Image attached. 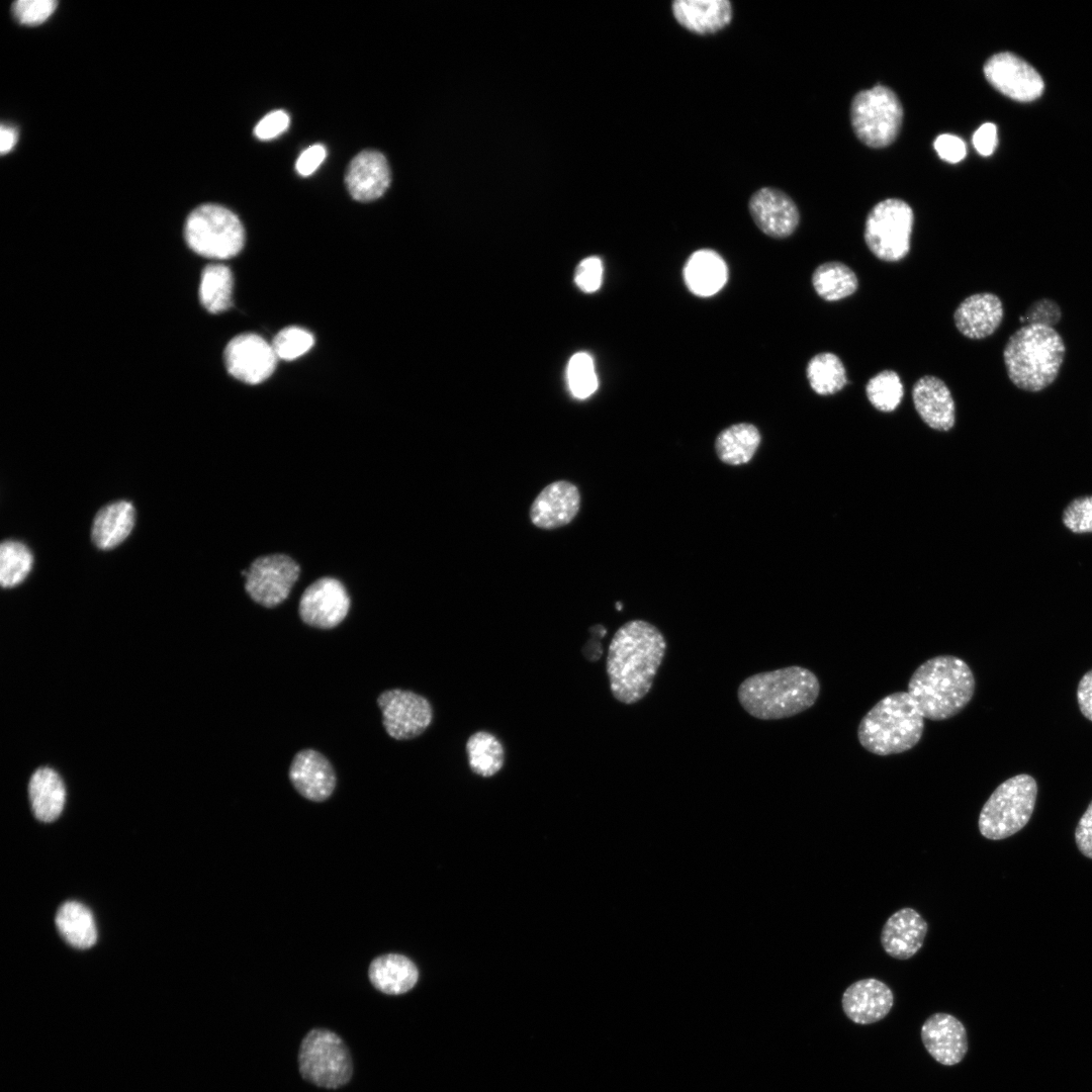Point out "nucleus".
I'll use <instances>...</instances> for the list:
<instances>
[{
  "label": "nucleus",
  "instance_id": "nucleus-6",
  "mask_svg": "<svg viewBox=\"0 0 1092 1092\" xmlns=\"http://www.w3.org/2000/svg\"><path fill=\"white\" fill-rule=\"evenodd\" d=\"M1037 794L1035 780L1028 775L1014 776L1000 784L979 815L980 833L991 840L1007 838L1029 821Z\"/></svg>",
  "mask_w": 1092,
  "mask_h": 1092
},
{
  "label": "nucleus",
  "instance_id": "nucleus-26",
  "mask_svg": "<svg viewBox=\"0 0 1092 1092\" xmlns=\"http://www.w3.org/2000/svg\"><path fill=\"white\" fill-rule=\"evenodd\" d=\"M727 278V265L714 250L694 252L684 267L685 283L698 296L714 295L722 289Z\"/></svg>",
  "mask_w": 1092,
  "mask_h": 1092
},
{
  "label": "nucleus",
  "instance_id": "nucleus-22",
  "mask_svg": "<svg viewBox=\"0 0 1092 1092\" xmlns=\"http://www.w3.org/2000/svg\"><path fill=\"white\" fill-rule=\"evenodd\" d=\"M1004 315L1000 297L992 292H980L966 297L956 308L953 321L958 331L973 340L987 338L1000 327Z\"/></svg>",
  "mask_w": 1092,
  "mask_h": 1092
},
{
  "label": "nucleus",
  "instance_id": "nucleus-46",
  "mask_svg": "<svg viewBox=\"0 0 1092 1092\" xmlns=\"http://www.w3.org/2000/svg\"><path fill=\"white\" fill-rule=\"evenodd\" d=\"M1075 839L1080 851L1092 858V801L1078 822Z\"/></svg>",
  "mask_w": 1092,
  "mask_h": 1092
},
{
  "label": "nucleus",
  "instance_id": "nucleus-18",
  "mask_svg": "<svg viewBox=\"0 0 1092 1092\" xmlns=\"http://www.w3.org/2000/svg\"><path fill=\"white\" fill-rule=\"evenodd\" d=\"M894 1004L890 987L875 978L858 980L843 992L841 1005L844 1014L857 1024H872L885 1018Z\"/></svg>",
  "mask_w": 1092,
  "mask_h": 1092
},
{
  "label": "nucleus",
  "instance_id": "nucleus-16",
  "mask_svg": "<svg viewBox=\"0 0 1092 1092\" xmlns=\"http://www.w3.org/2000/svg\"><path fill=\"white\" fill-rule=\"evenodd\" d=\"M748 209L757 228L775 239L791 236L800 221L799 209L793 199L771 187L755 191L749 199Z\"/></svg>",
  "mask_w": 1092,
  "mask_h": 1092
},
{
  "label": "nucleus",
  "instance_id": "nucleus-13",
  "mask_svg": "<svg viewBox=\"0 0 1092 1092\" xmlns=\"http://www.w3.org/2000/svg\"><path fill=\"white\" fill-rule=\"evenodd\" d=\"M984 74L995 89L1020 102L1038 98L1044 88L1035 69L1009 52L992 56L984 65Z\"/></svg>",
  "mask_w": 1092,
  "mask_h": 1092
},
{
  "label": "nucleus",
  "instance_id": "nucleus-43",
  "mask_svg": "<svg viewBox=\"0 0 1092 1092\" xmlns=\"http://www.w3.org/2000/svg\"><path fill=\"white\" fill-rule=\"evenodd\" d=\"M1062 317L1059 304L1050 298H1040L1032 302L1024 315L1020 317L1026 325L1036 324L1054 328Z\"/></svg>",
  "mask_w": 1092,
  "mask_h": 1092
},
{
  "label": "nucleus",
  "instance_id": "nucleus-9",
  "mask_svg": "<svg viewBox=\"0 0 1092 1092\" xmlns=\"http://www.w3.org/2000/svg\"><path fill=\"white\" fill-rule=\"evenodd\" d=\"M298 1067L304 1080L327 1089L344 1086L353 1074L347 1045L338 1034L323 1028L311 1029L302 1038Z\"/></svg>",
  "mask_w": 1092,
  "mask_h": 1092
},
{
  "label": "nucleus",
  "instance_id": "nucleus-32",
  "mask_svg": "<svg viewBox=\"0 0 1092 1092\" xmlns=\"http://www.w3.org/2000/svg\"><path fill=\"white\" fill-rule=\"evenodd\" d=\"M816 293L826 301H837L853 294L858 288L854 271L842 262L829 261L816 267L812 274Z\"/></svg>",
  "mask_w": 1092,
  "mask_h": 1092
},
{
  "label": "nucleus",
  "instance_id": "nucleus-37",
  "mask_svg": "<svg viewBox=\"0 0 1092 1092\" xmlns=\"http://www.w3.org/2000/svg\"><path fill=\"white\" fill-rule=\"evenodd\" d=\"M866 394L876 410L890 413L895 411L901 403L904 388L897 372L883 370L868 381Z\"/></svg>",
  "mask_w": 1092,
  "mask_h": 1092
},
{
  "label": "nucleus",
  "instance_id": "nucleus-42",
  "mask_svg": "<svg viewBox=\"0 0 1092 1092\" xmlns=\"http://www.w3.org/2000/svg\"><path fill=\"white\" fill-rule=\"evenodd\" d=\"M603 271V263L599 257H587L577 265L574 274L575 284L581 291L593 293L602 285Z\"/></svg>",
  "mask_w": 1092,
  "mask_h": 1092
},
{
  "label": "nucleus",
  "instance_id": "nucleus-21",
  "mask_svg": "<svg viewBox=\"0 0 1092 1092\" xmlns=\"http://www.w3.org/2000/svg\"><path fill=\"white\" fill-rule=\"evenodd\" d=\"M912 400L917 414L929 428L945 432L954 426V400L940 378L933 375L920 377L913 385Z\"/></svg>",
  "mask_w": 1092,
  "mask_h": 1092
},
{
  "label": "nucleus",
  "instance_id": "nucleus-29",
  "mask_svg": "<svg viewBox=\"0 0 1092 1092\" xmlns=\"http://www.w3.org/2000/svg\"><path fill=\"white\" fill-rule=\"evenodd\" d=\"M134 508L125 500L102 508L93 521L92 540L100 549H111L120 544L134 525Z\"/></svg>",
  "mask_w": 1092,
  "mask_h": 1092
},
{
  "label": "nucleus",
  "instance_id": "nucleus-1",
  "mask_svg": "<svg viewBox=\"0 0 1092 1092\" xmlns=\"http://www.w3.org/2000/svg\"><path fill=\"white\" fill-rule=\"evenodd\" d=\"M666 651L661 631L644 620H631L614 634L608 649L610 690L620 703L642 700L651 690Z\"/></svg>",
  "mask_w": 1092,
  "mask_h": 1092
},
{
  "label": "nucleus",
  "instance_id": "nucleus-39",
  "mask_svg": "<svg viewBox=\"0 0 1092 1092\" xmlns=\"http://www.w3.org/2000/svg\"><path fill=\"white\" fill-rule=\"evenodd\" d=\"M313 344L314 338L307 330L288 327L275 336L272 347L278 359L291 361L305 354Z\"/></svg>",
  "mask_w": 1092,
  "mask_h": 1092
},
{
  "label": "nucleus",
  "instance_id": "nucleus-35",
  "mask_svg": "<svg viewBox=\"0 0 1092 1092\" xmlns=\"http://www.w3.org/2000/svg\"><path fill=\"white\" fill-rule=\"evenodd\" d=\"M469 766L481 777H492L504 764V748L491 733L478 731L466 743Z\"/></svg>",
  "mask_w": 1092,
  "mask_h": 1092
},
{
  "label": "nucleus",
  "instance_id": "nucleus-15",
  "mask_svg": "<svg viewBox=\"0 0 1092 1092\" xmlns=\"http://www.w3.org/2000/svg\"><path fill=\"white\" fill-rule=\"evenodd\" d=\"M350 598L345 586L332 577H322L312 582L299 601L301 620L314 628L332 629L348 615Z\"/></svg>",
  "mask_w": 1092,
  "mask_h": 1092
},
{
  "label": "nucleus",
  "instance_id": "nucleus-41",
  "mask_svg": "<svg viewBox=\"0 0 1092 1092\" xmlns=\"http://www.w3.org/2000/svg\"><path fill=\"white\" fill-rule=\"evenodd\" d=\"M57 6L55 0H18L12 5V13L21 24L38 25L51 17Z\"/></svg>",
  "mask_w": 1092,
  "mask_h": 1092
},
{
  "label": "nucleus",
  "instance_id": "nucleus-50",
  "mask_svg": "<svg viewBox=\"0 0 1092 1092\" xmlns=\"http://www.w3.org/2000/svg\"><path fill=\"white\" fill-rule=\"evenodd\" d=\"M17 142V132L10 125L2 124L0 127V152L2 155L9 153Z\"/></svg>",
  "mask_w": 1092,
  "mask_h": 1092
},
{
  "label": "nucleus",
  "instance_id": "nucleus-36",
  "mask_svg": "<svg viewBox=\"0 0 1092 1092\" xmlns=\"http://www.w3.org/2000/svg\"><path fill=\"white\" fill-rule=\"evenodd\" d=\"M32 554L22 543L4 541L0 546V583L3 587L19 584L32 567Z\"/></svg>",
  "mask_w": 1092,
  "mask_h": 1092
},
{
  "label": "nucleus",
  "instance_id": "nucleus-25",
  "mask_svg": "<svg viewBox=\"0 0 1092 1092\" xmlns=\"http://www.w3.org/2000/svg\"><path fill=\"white\" fill-rule=\"evenodd\" d=\"M671 10L679 25L701 35L723 29L730 23L733 15L732 5L728 0H675L671 4Z\"/></svg>",
  "mask_w": 1092,
  "mask_h": 1092
},
{
  "label": "nucleus",
  "instance_id": "nucleus-38",
  "mask_svg": "<svg viewBox=\"0 0 1092 1092\" xmlns=\"http://www.w3.org/2000/svg\"><path fill=\"white\" fill-rule=\"evenodd\" d=\"M566 378L574 397L584 399L594 394L599 380L592 356L585 352L575 353L568 362Z\"/></svg>",
  "mask_w": 1092,
  "mask_h": 1092
},
{
  "label": "nucleus",
  "instance_id": "nucleus-34",
  "mask_svg": "<svg viewBox=\"0 0 1092 1092\" xmlns=\"http://www.w3.org/2000/svg\"><path fill=\"white\" fill-rule=\"evenodd\" d=\"M811 388L819 395H831L847 384L846 370L840 358L831 352L813 356L806 368Z\"/></svg>",
  "mask_w": 1092,
  "mask_h": 1092
},
{
  "label": "nucleus",
  "instance_id": "nucleus-24",
  "mask_svg": "<svg viewBox=\"0 0 1092 1092\" xmlns=\"http://www.w3.org/2000/svg\"><path fill=\"white\" fill-rule=\"evenodd\" d=\"M390 169L386 158L377 151L365 150L350 162L345 181L351 196L358 201L379 198L390 184Z\"/></svg>",
  "mask_w": 1092,
  "mask_h": 1092
},
{
  "label": "nucleus",
  "instance_id": "nucleus-30",
  "mask_svg": "<svg viewBox=\"0 0 1092 1092\" xmlns=\"http://www.w3.org/2000/svg\"><path fill=\"white\" fill-rule=\"evenodd\" d=\"M761 442L758 429L749 423L731 425L720 432L715 441L718 458L729 465L749 462Z\"/></svg>",
  "mask_w": 1092,
  "mask_h": 1092
},
{
  "label": "nucleus",
  "instance_id": "nucleus-27",
  "mask_svg": "<svg viewBox=\"0 0 1092 1092\" xmlns=\"http://www.w3.org/2000/svg\"><path fill=\"white\" fill-rule=\"evenodd\" d=\"M368 977L375 989L388 995L403 994L416 985L419 972L406 957L388 953L375 958L368 969Z\"/></svg>",
  "mask_w": 1092,
  "mask_h": 1092
},
{
  "label": "nucleus",
  "instance_id": "nucleus-33",
  "mask_svg": "<svg viewBox=\"0 0 1092 1092\" xmlns=\"http://www.w3.org/2000/svg\"><path fill=\"white\" fill-rule=\"evenodd\" d=\"M234 279L230 268L223 264H209L201 273L199 299L211 313H219L232 306Z\"/></svg>",
  "mask_w": 1092,
  "mask_h": 1092
},
{
  "label": "nucleus",
  "instance_id": "nucleus-44",
  "mask_svg": "<svg viewBox=\"0 0 1092 1092\" xmlns=\"http://www.w3.org/2000/svg\"><path fill=\"white\" fill-rule=\"evenodd\" d=\"M289 115L283 110L266 114L255 126L254 133L260 140H271L283 133L289 126Z\"/></svg>",
  "mask_w": 1092,
  "mask_h": 1092
},
{
  "label": "nucleus",
  "instance_id": "nucleus-20",
  "mask_svg": "<svg viewBox=\"0 0 1092 1092\" xmlns=\"http://www.w3.org/2000/svg\"><path fill=\"white\" fill-rule=\"evenodd\" d=\"M289 780L304 798L314 802L327 800L335 790L336 775L327 757L313 749L297 752L289 767Z\"/></svg>",
  "mask_w": 1092,
  "mask_h": 1092
},
{
  "label": "nucleus",
  "instance_id": "nucleus-49",
  "mask_svg": "<svg viewBox=\"0 0 1092 1092\" xmlns=\"http://www.w3.org/2000/svg\"><path fill=\"white\" fill-rule=\"evenodd\" d=\"M1077 700L1081 713L1092 721V669L1087 671L1080 679Z\"/></svg>",
  "mask_w": 1092,
  "mask_h": 1092
},
{
  "label": "nucleus",
  "instance_id": "nucleus-45",
  "mask_svg": "<svg viewBox=\"0 0 1092 1092\" xmlns=\"http://www.w3.org/2000/svg\"><path fill=\"white\" fill-rule=\"evenodd\" d=\"M933 147L940 159L948 163H959L967 154L965 142L961 138L950 133H943L936 136Z\"/></svg>",
  "mask_w": 1092,
  "mask_h": 1092
},
{
  "label": "nucleus",
  "instance_id": "nucleus-3",
  "mask_svg": "<svg viewBox=\"0 0 1092 1092\" xmlns=\"http://www.w3.org/2000/svg\"><path fill=\"white\" fill-rule=\"evenodd\" d=\"M975 687V676L965 660L954 655H938L914 670L907 693L924 718L941 721L967 707Z\"/></svg>",
  "mask_w": 1092,
  "mask_h": 1092
},
{
  "label": "nucleus",
  "instance_id": "nucleus-5",
  "mask_svg": "<svg viewBox=\"0 0 1092 1092\" xmlns=\"http://www.w3.org/2000/svg\"><path fill=\"white\" fill-rule=\"evenodd\" d=\"M924 717L907 692L887 695L861 718L857 727L860 745L881 756L912 749L921 739Z\"/></svg>",
  "mask_w": 1092,
  "mask_h": 1092
},
{
  "label": "nucleus",
  "instance_id": "nucleus-23",
  "mask_svg": "<svg viewBox=\"0 0 1092 1092\" xmlns=\"http://www.w3.org/2000/svg\"><path fill=\"white\" fill-rule=\"evenodd\" d=\"M927 930V922L920 913L905 907L894 912L885 922L881 944L890 957L908 960L922 947Z\"/></svg>",
  "mask_w": 1092,
  "mask_h": 1092
},
{
  "label": "nucleus",
  "instance_id": "nucleus-11",
  "mask_svg": "<svg viewBox=\"0 0 1092 1092\" xmlns=\"http://www.w3.org/2000/svg\"><path fill=\"white\" fill-rule=\"evenodd\" d=\"M245 588L259 605L273 608L289 595L299 575L298 564L284 554L259 557L243 571Z\"/></svg>",
  "mask_w": 1092,
  "mask_h": 1092
},
{
  "label": "nucleus",
  "instance_id": "nucleus-14",
  "mask_svg": "<svg viewBox=\"0 0 1092 1092\" xmlns=\"http://www.w3.org/2000/svg\"><path fill=\"white\" fill-rule=\"evenodd\" d=\"M277 359L272 344L256 334L235 337L224 350L229 373L248 384H258L269 378Z\"/></svg>",
  "mask_w": 1092,
  "mask_h": 1092
},
{
  "label": "nucleus",
  "instance_id": "nucleus-17",
  "mask_svg": "<svg viewBox=\"0 0 1092 1092\" xmlns=\"http://www.w3.org/2000/svg\"><path fill=\"white\" fill-rule=\"evenodd\" d=\"M921 1040L927 1053L943 1066H954L966 1057L969 1043L964 1024L953 1015L936 1012L921 1026Z\"/></svg>",
  "mask_w": 1092,
  "mask_h": 1092
},
{
  "label": "nucleus",
  "instance_id": "nucleus-40",
  "mask_svg": "<svg viewBox=\"0 0 1092 1092\" xmlns=\"http://www.w3.org/2000/svg\"><path fill=\"white\" fill-rule=\"evenodd\" d=\"M1062 522L1075 534L1092 533V495L1074 498L1065 508Z\"/></svg>",
  "mask_w": 1092,
  "mask_h": 1092
},
{
  "label": "nucleus",
  "instance_id": "nucleus-2",
  "mask_svg": "<svg viewBox=\"0 0 1092 1092\" xmlns=\"http://www.w3.org/2000/svg\"><path fill=\"white\" fill-rule=\"evenodd\" d=\"M820 693V682L810 669L792 665L752 674L737 690L740 706L759 720H780L811 708Z\"/></svg>",
  "mask_w": 1092,
  "mask_h": 1092
},
{
  "label": "nucleus",
  "instance_id": "nucleus-47",
  "mask_svg": "<svg viewBox=\"0 0 1092 1092\" xmlns=\"http://www.w3.org/2000/svg\"><path fill=\"white\" fill-rule=\"evenodd\" d=\"M327 155L323 145H312L304 150L296 161L295 168L301 176L311 175L323 163Z\"/></svg>",
  "mask_w": 1092,
  "mask_h": 1092
},
{
  "label": "nucleus",
  "instance_id": "nucleus-31",
  "mask_svg": "<svg viewBox=\"0 0 1092 1092\" xmlns=\"http://www.w3.org/2000/svg\"><path fill=\"white\" fill-rule=\"evenodd\" d=\"M55 921L62 937L73 947L85 949L95 944L97 929L94 917L82 903L65 902L58 909Z\"/></svg>",
  "mask_w": 1092,
  "mask_h": 1092
},
{
  "label": "nucleus",
  "instance_id": "nucleus-28",
  "mask_svg": "<svg viewBox=\"0 0 1092 1092\" xmlns=\"http://www.w3.org/2000/svg\"><path fill=\"white\" fill-rule=\"evenodd\" d=\"M28 796L34 817L41 822H52L63 811L66 789L54 769L40 767L30 778Z\"/></svg>",
  "mask_w": 1092,
  "mask_h": 1092
},
{
  "label": "nucleus",
  "instance_id": "nucleus-4",
  "mask_svg": "<svg viewBox=\"0 0 1092 1092\" xmlns=\"http://www.w3.org/2000/svg\"><path fill=\"white\" fill-rule=\"evenodd\" d=\"M1066 345L1055 328L1029 324L1016 330L1003 350L1007 375L1019 389L1038 392L1058 377Z\"/></svg>",
  "mask_w": 1092,
  "mask_h": 1092
},
{
  "label": "nucleus",
  "instance_id": "nucleus-10",
  "mask_svg": "<svg viewBox=\"0 0 1092 1092\" xmlns=\"http://www.w3.org/2000/svg\"><path fill=\"white\" fill-rule=\"evenodd\" d=\"M913 222L912 208L904 200L888 198L880 201L866 219V245L879 260L898 262L909 253Z\"/></svg>",
  "mask_w": 1092,
  "mask_h": 1092
},
{
  "label": "nucleus",
  "instance_id": "nucleus-19",
  "mask_svg": "<svg viewBox=\"0 0 1092 1092\" xmlns=\"http://www.w3.org/2000/svg\"><path fill=\"white\" fill-rule=\"evenodd\" d=\"M580 493L576 485L566 480L545 486L530 508L531 522L538 528L552 530L569 524L577 515Z\"/></svg>",
  "mask_w": 1092,
  "mask_h": 1092
},
{
  "label": "nucleus",
  "instance_id": "nucleus-7",
  "mask_svg": "<svg viewBox=\"0 0 1092 1092\" xmlns=\"http://www.w3.org/2000/svg\"><path fill=\"white\" fill-rule=\"evenodd\" d=\"M184 237L188 247L209 259L237 256L245 243V230L239 217L218 204H202L188 215Z\"/></svg>",
  "mask_w": 1092,
  "mask_h": 1092
},
{
  "label": "nucleus",
  "instance_id": "nucleus-12",
  "mask_svg": "<svg viewBox=\"0 0 1092 1092\" xmlns=\"http://www.w3.org/2000/svg\"><path fill=\"white\" fill-rule=\"evenodd\" d=\"M382 724L387 734L396 740L421 735L431 724L433 711L429 701L412 691L392 689L377 698Z\"/></svg>",
  "mask_w": 1092,
  "mask_h": 1092
},
{
  "label": "nucleus",
  "instance_id": "nucleus-8",
  "mask_svg": "<svg viewBox=\"0 0 1092 1092\" xmlns=\"http://www.w3.org/2000/svg\"><path fill=\"white\" fill-rule=\"evenodd\" d=\"M850 119L857 139L871 148L892 144L901 128L903 107L896 93L882 85L858 92L851 101Z\"/></svg>",
  "mask_w": 1092,
  "mask_h": 1092
},
{
  "label": "nucleus",
  "instance_id": "nucleus-48",
  "mask_svg": "<svg viewBox=\"0 0 1092 1092\" xmlns=\"http://www.w3.org/2000/svg\"><path fill=\"white\" fill-rule=\"evenodd\" d=\"M973 145L980 155H992L997 146L996 125L992 122L982 124L973 135Z\"/></svg>",
  "mask_w": 1092,
  "mask_h": 1092
}]
</instances>
